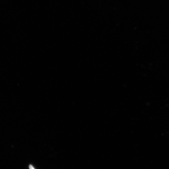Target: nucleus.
I'll return each instance as SVG.
<instances>
[{
	"label": "nucleus",
	"instance_id": "nucleus-1",
	"mask_svg": "<svg viewBox=\"0 0 169 169\" xmlns=\"http://www.w3.org/2000/svg\"><path fill=\"white\" fill-rule=\"evenodd\" d=\"M29 168L30 169H34V168L31 165H30L29 166Z\"/></svg>",
	"mask_w": 169,
	"mask_h": 169
}]
</instances>
